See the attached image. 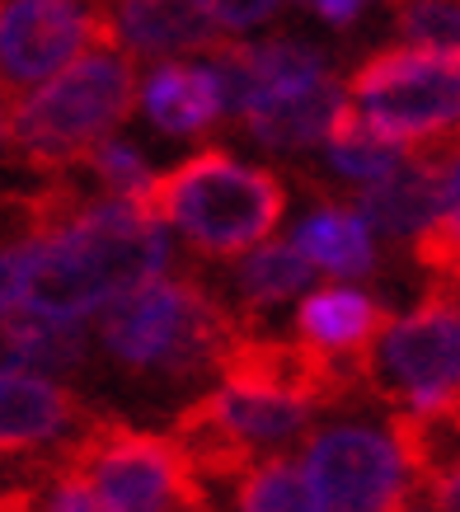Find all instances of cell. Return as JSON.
I'll return each mask as SVG.
<instances>
[{
  "mask_svg": "<svg viewBox=\"0 0 460 512\" xmlns=\"http://www.w3.org/2000/svg\"><path fill=\"white\" fill-rule=\"evenodd\" d=\"M19 311L94 325L123 292L169 273L174 231L146 198L94 193L15 235Z\"/></svg>",
  "mask_w": 460,
  "mask_h": 512,
  "instance_id": "6da1fadb",
  "label": "cell"
},
{
  "mask_svg": "<svg viewBox=\"0 0 460 512\" xmlns=\"http://www.w3.org/2000/svg\"><path fill=\"white\" fill-rule=\"evenodd\" d=\"M94 343L123 372L188 381L202 372H226L235 353V315L188 278L141 282L94 320Z\"/></svg>",
  "mask_w": 460,
  "mask_h": 512,
  "instance_id": "7a4b0ae2",
  "label": "cell"
},
{
  "mask_svg": "<svg viewBox=\"0 0 460 512\" xmlns=\"http://www.w3.org/2000/svg\"><path fill=\"white\" fill-rule=\"evenodd\" d=\"M155 217L207 259H235L273 240L287 212V184L254 160L207 146L179 160L151 188Z\"/></svg>",
  "mask_w": 460,
  "mask_h": 512,
  "instance_id": "3957f363",
  "label": "cell"
},
{
  "mask_svg": "<svg viewBox=\"0 0 460 512\" xmlns=\"http://www.w3.org/2000/svg\"><path fill=\"white\" fill-rule=\"evenodd\" d=\"M137 85V57L104 38L57 76L19 94L5 141L33 165H76L90 156V146L127 123V113L137 109Z\"/></svg>",
  "mask_w": 460,
  "mask_h": 512,
  "instance_id": "277c9868",
  "label": "cell"
},
{
  "mask_svg": "<svg viewBox=\"0 0 460 512\" xmlns=\"http://www.w3.org/2000/svg\"><path fill=\"white\" fill-rule=\"evenodd\" d=\"M348 104L362 123L404 146H437L460 132V52L399 43L353 71Z\"/></svg>",
  "mask_w": 460,
  "mask_h": 512,
  "instance_id": "5b68a950",
  "label": "cell"
},
{
  "mask_svg": "<svg viewBox=\"0 0 460 512\" xmlns=\"http://www.w3.org/2000/svg\"><path fill=\"white\" fill-rule=\"evenodd\" d=\"M362 376L399 409H442L460 400V292L446 287L418 311L376 329Z\"/></svg>",
  "mask_w": 460,
  "mask_h": 512,
  "instance_id": "8992f818",
  "label": "cell"
},
{
  "mask_svg": "<svg viewBox=\"0 0 460 512\" xmlns=\"http://www.w3.org/2000/svg\"><path fill=\"white\" fill-rule=\"evenodd\" d=\"M301 470L324 512H399L414 494V461L395 423H329L306 437Z\"/></svg>",
  "mask_w": 460,
  "mask_h": 512,
  "instance_id": "52a82bcc",
  "label": "cell"
},
{
  "mask_svg": "<svg viewBox=\"0 0 460 512\" xmlns=\"http://www.w3.org/2000/svg\"><path fill=\"white\" fill-rule=\"evenodd\" d=\"M71 470L94 484L113 512H174L202 494L198 470L188 466L174 437L137 433V428H99L80 437Z\"/></svg>",
  "mask_w": 460,
  "mask_h": 512,
  "instance_id": "ba28073f",
  "label": "cell"
},
{
  "mask_svg": "<svg viewBox=\"0 0 460 512\" xmlns=\"http://www.w3.org/2000/svg\"><path fill=\"white\" fill-rule=\"evenodd\" d=\"M104 38V0H0V85L29 94Z\"/></svg>",
  "mask_w": 460,
  "mask_h": 512,
  "instance_id": "9c48e42d",
  "label": "cell"
},
{
  "mask_svg": "<svg viewBox=\"0 0 460 512\" xmlns=\"http://www.w3.org/2000/svg\"><path fill=\"white\" fill-rule=\"evenodd\" d=\"M343 113H348V85L334 71H324V76L301 80V85L254 94L235 118L245 123V132L259 141L263 151L296 156V151L324 146V137L338 127Z\"/></svg>",
  "mask_w": 460,
  "mask_h": 512,
  "instance_id": "30bf717a",
  "label": "cell"
},
{
  "mask_svg": "<svg viewBox=\"0 0 460 512\" xmlns=\"http://www.w3.org/2000/svg\"><path fill=\"white\" fill-rule=\"evenodd\" d=\"M108 38L127 47L132 57H184V52H212L226 43V29L216 24L198 0H104Z\"/></svg>",
  "mask_w": 460,
  "mask_h": 512,
  "instance_id": "8fae6325",
  "label": "cell"
},
{
  "mask_svg": "<svg viewBox=\"0 0 460 512\" xmlns=\"http://www.w3.org/2000/svg\"><path fill=\"white\" fill-rule=\"evenodd\" d=\"M137 109L155 132L174 141L202 137L226 118V90L212 62H188V57H160L137 85Z\"/></svg>",
  "mask_w": 460,
  "mask_h": 512,
  "instance_id": "7c38bea8",
  "label": "cell"
},
{
  "mask_svg": "<svg viewBox=\"0 0 460 512\" xmlns=\"http://www.w3.org/2000/svg\"><path fill=\"white\" fill-rule=\"evenodd\" d=\"M80 428L76 395L47 372L0 367V456L62 447Z\"/></svg>",
  "mask_w": 460,
  "mask_h": 512,
  "instance_id": "4fadbf2b",
  "label": "cell"
},
{
  "mask_svg": "<svg viewBox=\"0 0 460 512\" xmlns=\"http://www.w3.org/2000/svg\"><path fill=\"white\" fill-rule=\"evenodd\" d=\"M385 325L381 301L357 287V282H324V287H310V292L296 296V343H306L310 353L329 357V362H362V353L371 348L376 329Z\"/></svg>",
  "mask_w": 460,
  "mask_h": 512,
  "instance_id": "5bb4252c",
  "label": "cell"
},
{
  "mask_svg": "<svg viewBox=\"0 0 460 512\" xmlns=\"http://www.w3.org/2000/svg\"><path fill=\"white\" fill-rule=\"evenodd\" d=\"M292 245L315 264V273L343 278V282L371 278V273H376V259H381L376 231L367 226V217H362L357 207H343V202L310 207L306 217L292 226Z\"/></svg>",
  "mask_w": 460,
  "mask_h": 512,
  "instance_id": "9a60e30c",
  "label": "cell"
},
{
  "mask_svg": "<svg viewBox=\"0 0 460 512\" xmlns=\"http://www.w3.org/2000/svg\"><path fill=\"white\" fill-rule=\"evenodd\" d=\"M353 207L367 217L376 240L418 245L423 231L432 226V212H437V156H414L409 165H399L390 179L357 188Z\"/></svg>",
  "mask_w": 460,
  "mask_h": 512,
  "instance_id": "2e32d148",
  "label": "cell"
},
{
  "mask_svg": "<svg viewBox=\"0 0 460 512\" xmlns=\"http://www.w3.org/2000/svg\"><path fill=\"white\" fill-rule=\"evenodd\" d=\"M310 287H315V264L292 240H263L230 259V296H240L245 311H282Z\"/></svg>",
  "mask_w": 460,
  "mask_h": 512,
  "instance_id": "e0dca14e",
  "label": "cell"
},
{
  "mask_svg": "<svg viewBox=\"0 0 460 512\" xmlns=\"http://www.w3.org/2000/svg\"><path fill=\"white\" fill-rule=\"evenodd\" d=\"M85 353H90L85 325H62V320H43V315L29 311H15L0 320V367L66 376L85 362Z\"/></svg>",
  "mask_w": 460,
  "mask_h": 512,
  "instance_id": "ac0fdd59",
  "label": "cell"
},
{
  "mask_svg": "<svg viewBox=\"0 0 460 512\" xmlns=\"http://www.w3.org/2000/svg\"><path fill=\"white\" fill-rule=\"evenodd\" d=\"M409 160H414V146H404V141L385 137L371 123H362L353 113V104L338 118L334 132L324 137V165H329V174H334L338 184H348V188L381 184V179H390Z\"/></svg>",
  "mask_w": 460,
  "mask_h": 512,
  "instance_id": "d6986e66",
  "label": "cell"
},
{
  "mask_svg": "<svg viewBox=\"0 0 460 512\" xmlns=\"http://www.w3.org/2000/svg\"><path fill=\"white\" fill-rule=\"evenodd\" d=\"M230 512H324L301 461L259 456L230 475Z\"/></svg>",
  "mask_w": 460,
  "mask_h": 512,
  "instance_id": "ffe728a7",
  "label": "cell"
},
{
  "mask_svg": "<svg viewBox=\"0 0 460 512\" xmlns=\"http://www.w3.org/2000/svg\"><path fill=\"white\" fill-rule=\"evenodd\" d=\"M414 249L423 264L446 273L451 287H460V132L437 156V212Z\"/></svg>",
  "mask_w": 460,
  "mask_h": 512,
  "instance_id": "44dd1931",
  "label": "cell"
},
{
  "mask_svg": "<svg viewBox=\"0 0 460 512\" xmlns=\"http://www.w3.org/2000/svg\"><path fill=\"white\" fill-rule=\"evenodd\" d=\"M85 170H90V179L104 193H123V198H146L151 202V188H155V165L146 160V151H141L137 141L127 137H104L99 146H90V156L80 160Z\"/></svg>",
  "mask_w": 460,
  "mask_h": 512,
  "instance_id": "7402d4cb",
  "label": "cell"
},
{
  "mask_svg": "<svg viewBox=\"0 0 460 512\" xmlns=\"http://www.w3.org/2000/svg\"><path fill=\"white\" fill-rule=\"evenodd\" d=\"M395 29L404 43L460 52V0H399Z\"/></svg>",
  "mask_w": 460,
  "mask_h": 512,
  "instance_id": "603a6c76",
  "label": "cell"
},
{
  "mask_svg": "<svg viewBox=\"0 0 460 512\" xmlns=\"http://www.w3.org/2000/svg\"><path fill=\"white\" fill-rule=\"evenodd\" d=\"M29 503H33V512H113L104 498L94 494V484L71 466H66L62 475H52Z\"/></svg>",
  "mask_w": 460,
  "mask_h": 512,
  "instance_id": "cb8c5ba5",
  "label": "cell"
},
{
  "mask_svg": "<svg viewBox=\"0 0 460 512\" xmlns=\"http://www.w3.org/2000/svg\"><path fill=\"white\" fill-rule=\"evenodd\" d=\"M202 10L221 24L226 33H245V29H259L268 19L282 10V0H198Z\"/></svg>",
  "mask_w": 460,
  "mask_h": 512,
  "instance_id": "d4e9b609",
  "label": "cell"
},
{
  "mask_svg": "<svg viewBox=\"0 0 460 512\" xmlns=\"http://www.w3.org/2000/svg\"><path fill=\"white\" fill-rule=\"evenodd\" d=\"M306 5L324 19V24H334V29H348V24H357V19H362V10H367L371 0H306Z\"/></svg>",
  "mask_w": 460,
  "mask_h": 512,
  "instance_id": "484cf974",
  "label": "cell"
},
{
  "mask_svg": "<svg viewBox=\"0 0 460 512\" xmlns=\"http://www.w3.org/2000/svg\"><path fill=\"white\" fill-rule=\"evenodd\" d=\"M428 489H432V503H437V508L460 512V461H456L451 470H446L442 480H432Z\"/></svg>",
  "mask_w": 460,
  "mask_h": 512,
  "instance_id": "4316f807",
  "label": "cell"
},
{
  "mask_svg": "<svg viewBox=\"0 0 460 512\" xmlns=\"http://www.w3.org/2000/svg\"><path fill=\"white\" fill-rule=\"evenodd\" d=\"M0 512H33L29 494H15V498H0Z\"/></svg>",
  "mask_w": 460,
  "mask_h": 512,
  "instance_id": "83f0119b",
  "label": "cell"
},
{
  "mask_svg": "<svg viewBox=\"0 0 460 512\" xmlns=\"http://www.w3.org/2000/svg\"><path fill=\"white\" fill-rule=\"evenodd\" d=\"M5 94H10V90L0 85V141L10 137V104H5Z\"/></svg>",
  "mask_w": 460,
  "mask_h": 512,
  "instance_id": "f1b7e54d",
  "label": "cell"
},
{
  "mask_svg": "<svg viewBox=\"0 0 460 512\" xmlns=\"http://www.w3.org/2000/svg\"><path fill=\"white\" fill-rule=\"evenodd\" d=\"M174 512H212V503H207V498H188V503H179V508H174Z\"/></svg>",
  "mask_w": 460,
  "mask_h": 512,
  "instance_id": "f546056e",
  "label": "cell"
},
{
  "mask_svg": "<svg viewBox=\"0 0 460 512\" xmlns=\"http://www.w3.org/2000/svg\"><path fill=\"white\" fill-rule=\"evenodd\" d=\"M399 512H446V508H437V503H414V498H409Z\"/></svg>",
  "mask_w": 460,
  "mask_h": 512,
  "instance_id": "4dcf8cb0",
  "label": "cell"
},
{
  "mask_svg": "<svg viewBox=\"0 0 460 512\" xmlns=\"http://www.w3.org/2000/svg\"><path fill=\"white\" fill-rule=\"evenodd\" d=\"M0 498H5V494H0Z\"/></svg>",
  "mask_w": 460,
  "mask_h": 512,
  "instance_id": "1f68e13d",
  "label": "cell"
}]
</instances>
